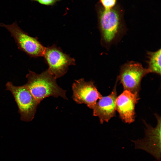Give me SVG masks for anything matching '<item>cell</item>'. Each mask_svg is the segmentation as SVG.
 Instances as JSON below:
<instances>
[{
	"mask_svg": "<svg viewBox=\"0 0 161 161\" xmlns=\"http://www.w3.org/2000/svg\"><path fill=\"white\" fill-rule=\"evenodd\" d=\"M103 8L109 9L112 8L115 6L117 0H99Z\"/></svg>",
	"mask_w": 161,
	"mask_h": 161,
	"instance_id": "7c38bea8",
	"label": "cell"
},
{
	"mask_svg": "<svg viewBox=\"0 0 161 161\" xmlns=\"http://www.w3.org/2000/svg\"><path fill=\"white\" fill-rule=\"evenodd\" d=\"M43 57L48 65V70L56 79L65 75L69 66L75 64L74 58L55 45L45 48Z\"/></svg>",
	"mask_w": 161,
	"mask_h": 161,
	"instance_id": "8992f818",
	"label": "cell"
},
{
	"mask_svg": "<svg viewBox=\"0 0 161 161\" xmlns=\"http://www.w3.org/2000/svg\"><path fill=\"white\" fill-rule=\"evenodd\" d=\"M157 126L153 128L146 124L145 136L144 138L137 140H132L135 144V148L141 149L153 156L157 161L161 158V119L157 114Z\"/></svg>",
	"mask_w": 161,
	"mask_h": 161,
	"instance_id": "52a82bcc",
	"label": "cell"
},
{
	"mask_svg": "<svg viewBox=\"0 0 161 161\" xmlns=\"http://www.w3.org/2000/svg\"><path fill=\"white\" fill-rule=\"evenodd\" d=\"M73 98L78 104H85L93 109L97 101L102 97L91 80L86 82L83 78L75 80L72 85Z\"/></svg>",
	"mask_w": 161,
	"mask_h": 161,
	"instance_id": "ba28073f",
	"label": "cell"
},
{
	"mask_svg": "<svg viewBox=\"0 0 161 161\" xmlns=\"http://www.w3.org/2000/svg\"><path fill=\"white\" fill-rule=\"evenodd\" d=\"M138 94L127 90L117 97L116 109L120 118L126 123H130L135 120V108L139 99Z\"/></svg>",
	"mask_w": 161,
	"mask_h": 161,
	"instance_id": "9c48e42d",
	"label": "cell"
},
{
	"mask_svg": "<svg viewBox=\"0 0 161 161\" xmlns=\"http://www.w3.org/2000/svg\"><path fill=\"white\" fill-rule=\"evenodd\" d=\"M102 45L109 49L125 34L126 29L121 12L117 9H101L98 13Z\"/></svg>",
	"mask_w": 161,
	"mask_h": 161,
	"instance_id": "6da1fadb",
	"label": "cell"
},
{
	"mask_svg": "<svg viewBox=\"0 0 161 161\" xmlns=\"http://www.w3.org/2000/svg\"><path fill=\"white\" fill-rule=\"evenodd\" d=\"M149 73L146 68L138 62L130 61L122 65L117 80H120L124 90L138 94L142 78Z\"/></svg>",
	"mask_w": 161,
	"mask_h": 161,
	"instance_id": "5b68a950",
	"label": "cell"
},
{
	"mask_svg": "<svg viewBox=\"0 0 161 161\" xmlns=\"http://www.w3.org/2000/svg\"><path fill=\"white\" fill-rule=\"evenodd\" d=\"M32 1H36L39 4L47 6H52L61 0H30Z\"/></svg>",
	"mask_w": 161,
	"mask_h": 161,
	"instance_id": "4fadbf2b",
	"label": "cell"
},
{
	"mask_svg": "<svg viewBox=\"0 0 161 161\" xmlns=\"http://www.w3.org/2000/svg\"><path fill=\"white\" fill-rule=\"evenodd\" d=\"M0 26L6 28L10 33L18 48L31 58L43 56L46 47L36 37L30 36L23 30L16 21L11 24L0 23Z\"/></svg>",
	"mask_w": 161,
	"mask_h": 161,
	"instance_id": "277c9868",
	"label": "cell"
},
{
	"mask_svg": "<svg viewBox=\"0 0 161 161\" xmlns=\"http://www.w3.org/2000/svg\"><path fill=\"white\" fill-rule=\"evenodd\" d=\"M26 78L27 82L25 85L39 104L49 96L60 97L67 99L66 91L58 85L56 79L47 69L40 74L29 70Z\"/></svg>",
	"mask_w": 161,
	"mask_h": 161,
	"instance_id": "7a4b0ae2",
	"label": "cell"
},
{
	"mask_svg": "<svg viewBox=\"0 0 161 161\" xmlns=\"http://www.w3.org/2000/svg\"><path fill=\"white\" fill-rule=\"evenodd\" d=\"M161 49L154 52H147L148 67L149 73L161 75Z\"/></svg>",
	"mask_w": 161,
	"mask_h": 161,
	"instance_id": "8fae6325",
	"label": "cell"
},
{
	"mask_svg": "<svg viewBox=\"0 0 161 161\" xmlns=\"http://www.w3.org/2000/svg\"><path fill=\"white\" fill-rule=\"evenodd\" d=\"M117 83V81L110 94L99 99L93 109V115L99 118L101 124L104 122H108L115 115Z\"/></svg>",
	"mask_w": 161,
	"mask_h": 161,
	"instance_id": "30bf717a",
	"label": "cell"
},
{
	"mask_svg": "<svg viewBox=\"0 0 161 161\" xmlns=\"http://www.w3.org/2000/svg\"><path fill=\"white\" fill-rule=\"evenodd\" d=\"M6 90L12 94L17 105L21 120L26 122L32 121L35 114L38 103L25 84L15 86L11 82L5 85Z\"/></svg>",
	"mask_w": 161,
	"mask_h": 161,
	"instance_id": "3957f363",
	"label": "cell"
}]
</instances>
